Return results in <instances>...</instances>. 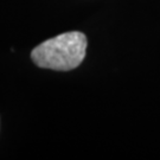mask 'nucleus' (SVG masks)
I'll list each match as a JSON object with an SVG mask.
<instances>
[{
	"label": "nucleus",
	"mask_w": 160,
	"mask_h": 160,
	"mask_svg": "<svg viewBox=\"0 0 160 160\" xmlns=\"http://www.w3.org/2000/svg\"><path fill=\"white\" fill-rule=\"evenodd\" d=\"M86 50L84 33L71 31L43 42L31 52V58L39 68L69 71L83 62Z\"/></svg>",
	"instance_id": "f257e3e1"
}]
</instances>
